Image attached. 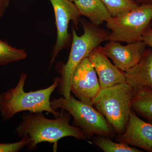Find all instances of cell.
<instances>
[{"label":"cell","instance_id":"cell-1","mask_svg":"<svg viewBox=\"0 0 152 152\" xmlns=\"http://www.w3.org/2000/svg\"><path fill=\"white\" fill-rule=\"evenodd\" d=\"M59 117L54 119L46 118L42 112L24 113L21 122L15 131L19 137H28L29 143L28 149L32 151L39 143L48 142L56 146L60 139L73 137L79 140H86L87 137L81 129L69 124L71 115L61 110Z\"/></svg>","mask_w":152,"mask_h":152},{"label":"cell","instance_id":"cell-2","mask_svg":"<svg viewBox=\"0 0 152 152\" xmlns=\"http://www.w3.org/2000/svg\"><path fill=\"white\" fill-rule=\"evenodd\" d=\"M27 77V74L22 73L15 87L0 94V114L3 121H9L16 114L23 111L47 112L55 118L59 117L61 112L52 108L50 96L58 87L60 78H55L53 84L46 88L26 92L24 88Z\"/></svg>","mask_w":152,"mask_h":152},{"label":"cell","instance_id":"cell-3","mask_svg":"<svg viewBox=\"0 0 152 152\" xmlns=\"http://www.w3.org/2000/svg\"><path fill=\"white\" fill-rule=\"evenodd\" d=\"M84 33L77 35L75 27L72 29V43L67 61L60 69V82L58 92L65 99H69L71 96L72 78L78 66L94 49L106 41L109 33L86 20H80Z\"/></svg>","mask_w":152,"mask_h":152},{"label":"cell","instance_id":"cell-4","mask_svg":"<svg viewBox=\"0 0 152 152\" xmlns=\"http://www.w3.org/2000/svg\"><path fill=\"white\" fill-rule=\"evenodd\" d=\"M133 91L127 83L117 84L100 88L93 102V106L119 135L124 132L132 110Z\"/></svg>","mask_w":152,"mask_h":152},{"label":"cell","instance_id":"cell-5","mask_svg":"<svg viewBox=\"0 0 152 152\" xmlns=\"http://www.w3.org/2000/svg\"><path fill=\"white\" fill-rule=\"evenodd\" d=\"M52 108L68 112L73 117L74 123L81 129L88 138L94 135L112 137L114 130L105 117L95 108L77 99L71 95L69 99L64 97L50 100Z\"/></svg>","mask_w":152,"mask_h":152},{"label":"cell","instance_id":"cell-6","mask_svg":"<svg viewBox=\"0 0 152 152\" xmlns=\"http://www.w3.org/2000/svg\"><path fill=\"white\" fill-rule=\"evenodd\" d=\"M152 5H140L125 13L111 17L106 22L109 33L106 41L126 43L142 41L144 33L152 28Z\"/></svg>","mask_w":152,"mask_h":152},{"label":"cell","instance_id":"cell-7","mask_svg":"<svg viewBox=\"0 0 152 152\" xmlns=\"http://www.w3.org/2000/svg\"><path fill=\"white\" fill-rule=\"evenodd\" d=\"M50 1L54 12L57 28L56 42L50 61L51 66L59 53L68 48L70 43V35L68 31L69 23L72 21L75 28H78L81 15L75 4L70 0Z\"/></svg>","mask_w":152,"mask_h":152},{"label":"cell","instance_id":"cell-8","mask_svg":"<svg viewBox=\"0 0 152 152\" xmlns=\"http://www.w3.org/2000/svg\"><path fill=\"white\" fill-rule=\"evenodd\" d=\"M100 89L96 72L88 58H85L76 69L71 83V92L83 102L93 106Z\"/></svg>","mask_w":152,"mask_h":152},{"label":"cell","instance_id":"cell-9","mask_svg":"<svg viewBox=\"0 0 152 152\" xmlns=\"http://www.w3.org/2000/svg\"><path fill=\"white\" fill-rule=\"evenodd\" d=\"M148 46L143 41L121 45L119 42L108 41L101 50L115 66L125 72L137 64L146 50Z\"/></svg>","mask_w":152,"mask_h":152},{"label":"cell","instance_id":"cell-10","mask_svg":"<svg viewBox=\"0 0 152 152\" xmlns=\"http://www.w3.org/2000/svg\"><path fill=\"white\" fill-rule=\"evenodd\" d=\"M119 141L152 152V124L140 119L132 110L124 132L120 135Z\"/></svg>","mask_w":152,"mask_h":152},{"label":"cell","instance_id":"cell-11","mask_svg":"<svg viewBox=\"0 0 152 152\" xmlns=\"http://www.w3.org/2000/svg\"><path fill=\"white\" fill-rule=\"evenodd\" d=\"M88 58L97 75L100 88L126 83L124 72L111 63L100 46L94 49Z\"/></svg>","mask_w":152,"mask_h":152},{"label":"cell","instance_id":"cell-12","mask_svg":"<svg viewBox=\"0 0 152 152\" xmlns=\"http://www.w3.org/2000/svg\"><path fill=\"white\" fill-rule=\"evenodd\" d=\"M126 82L133 89L152 90V48H147L138 63L124 72Z\"/></svg>","mask_w":152,"mask_h":152},{"label":"cell","instance_id":"cell-13","mask_svg":"<svg viewBox=\"0 0 152 152\" xmlns=\"http://www.w3.org/2000/svg\"><path fill=\"white\" fill-rule=\"evenodd\" d=\"M80 15L99 26L111 18L110 11L101 0H76L74 1Z\"/></svg>","mask_w":152,"mask_h":152},{"label":"cell","instance_id":"cell-14","mask_svg":"<svg viewBox=\"0 0 152 152\" xmlns=\"http://www.w3.org/2000/svg\"><path fill=\"white\" fill-rule=\"evenodd\" d=\"M132 105L134 112L152 122V90L147 88L134 89Z\"/></svg>","mask_w":152,"mask_h":152},{"label":"cell","instance_id":"cell-15","mask_svg":"<svg viewBox=\"0 0 152 152\" xmlns=\"http://www.w3.org/2000/svg\"><path fill=\"white\" fill-rule=\"evenodd\" d=\"M27 54L24 50L11 46L0 39V66L25 59Z\"/></svg>","mask_w":152,"mask_h":152},{"label":"cell","instance_id":"cell-16","mask_svg":"<svg viewBox=\"0 0 152 152\" xmlns=\"http://www.w3.org/2000/svg\"><path fill=\"white\" fill-rule=\"evenodd\" d=\"M95 145L105 152H140L138 149L131 147L127 144L116 143L107 137L99 136L94 140Z\"/></svg>","mask_w":152,"mask_h":152},{"label":"cell","instance_id":"cell-17","mask_svg":"<svg viewBox=\"0 0 152 152\" xmlns=\"http://www.w3.org/2000/svg\"><path fill=\"white\" fill-rule=\"evenodd\" d=\"M110 11L112 17L132 10L140 5L135 0H101Z\"/></svg>","mask_w":152,"mask_h":152},{"label":"cell","instance_id":"cell-18","mask_svg":"<svg viewBox=\"0 0 152 152\" xmlns=\"http://www.w3.org/2000/svg\"><path fill=\"white\" fill-rule=\"evenodd\" d=\"M29 139L28 137H22V140L18 142L8 143H0V152H17L27 147L29 143Z\"/></svg>","mask_w":152,"mask_h":152},{"label":"cell","instance_id":"cell-19","mask_svg":"<svg viewBox=\"0 0 152 152\" xmlns=\"http://www.w3.org/2000/svg\"><path fill=\"white\" fill-rule=\"evenodd\" d=\"M142 41L146 44L148 47L152 48V28H151L144 33Z\"/></svg>","mask_w":152,"mask_h":152},{"label":"cell","instance_id":"cell-20","mask_svg":"<svg viewBox=\"0 0 152 152\" xmlns=\"http://www.w3.org/2000/svg\"><path fill=\"white\" fill-rule=\"evenodd\" d=\"M10 0H0V18L3 15L10 5Z\"/></svg>","mask_w":152,"mask_h":152},{"label":"cell","instance_id":"cell-21","mask_svg":"<svg viewBox=\"0 0 152 152\" xmlns=\"http://www.w3.org/2000/svg\"><path fill=\"white\" fill-rule=\"evenodd\" d=\"M140 5H152V0H135Z\"/></svg>","mask_w":152,"mask_h":152},{"label":"cell","instance_id":"cell-22","mask_svg":"<svg viewBox=\"0 0 152 152\" xmlns=\"http://www.w3.org/2000/svg\"><path fill=\"white\" fill-rule=\"evenodd\" d=\"M71 1H75L76 0H70Z\"/></svg>","mask_w":152,"mask_h":152}]
</instances>
